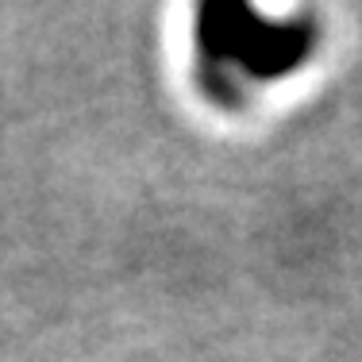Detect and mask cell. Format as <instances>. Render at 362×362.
<instances>
[{"mask_svg":"<svg viewBox=\"0 0 362 362\" xmlns=\"http://www.w3.org/2000/svg\"><path fill=\"white\" fill-rule=\"evenodd\" d=\"M193 39L209 97L239 105L251 85H270L300 70L320 42V28L313 16L266 20L247 4H201Z\"/></svg>","mask_w":362,"mask_h":362,"instance_id":"6da1fadb","label":"cell"}]
</instances>
